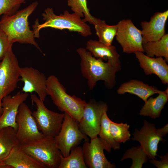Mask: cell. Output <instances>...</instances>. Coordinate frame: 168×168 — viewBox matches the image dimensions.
I'll use <instances>...</instances> for the list:
<instances>
[{"label": "cell", "mask_w": 168, "mask_h": 168, "mask_svg": "<svg viewBox=\"0 0 168 168\" xmlns=\"http://www.w3.org/2000/svg\"><path fill=\"white\" fill-rule=\"evenodd\" d=\"M77 52L81 58L80 69L83 77L87 80L89 90H92L97 82H104L108 89L113 88L116 83V74L121 68L114 66L110 63L105 62L96 58L85 48L80 47Z\"/></svg>", "instance_id": "obj_1"}, {"label": "cell", "mask_w": 168, "mask_h": 168, "mask_svg": "<svg viewBox=\"0 0 168 168\" xmlns=\"http://www.w3.org/2000/svg\"><path fill=\"white\" fill-rule=\"evenodd\" d=\"M38 3L35 1L26 8L10 15H3L0 20V29L13 44L16 42L32 44L41 50L35 41L34 32L30 29L28 21Z\"/></svg>", "instance_id": "obj_2"}, {"label": "cell", "mask_w": 168, "mask_h": 168, "mask_svg": "<svg viewBox=\"0 0 168 168\" xmlns=\"http://www.w3.org/2000/svg\"><path fill=\"white\" fill-rule=\"evenodd\" d=\"M42 15L44 22L40 24L36 20L33 26L35 38H39L40 30L47 27L61 30L67 29L71 31L77 32L84 37L92 34L90 26L74 12L70 13L65 10L63 13L57 15L54 13L52 8L48 7L44 10Z\"/></svg>", "instance_id": "obj_3"}, {"label": "cell", "mask_w": 168, "mask_h": 168, "mask_svg": "<svg viewBox=\"0 0 168 168\" xmlns=\"http://www.w3.org/2000/svg\"><path fill=\"white\" fill-rule=\"evenodd\" d=\"M46 91L59 110L67 114L78 123L80 121L86 103L85 100L68 94L66 88L54 75L47 78Z\"/></svg>", "instance_id": "obj_4"}, {"label": "cell", "mask_w": 168, "mask_h": 168, "mask_svg": "<svg viewBox=\"0 0 168 168\" xmlns=\"http://www.w3.org/2000/svg\"><path fill=\"white\" fill-rule=\"evenodd\" d=\"M20 147L45 168H58L61 153L54 138L44 136L41 139L20 145Z\"/></svg>", "instance_id": "obj_5"}, {"label": "cell", "mask_w": 168, "mask_h": 168, "mask_svg": "<svg viewBox=\"0 0 168 168\" xmlns=\"http://www.w3.org/2000/svg\"><path fill=\"white\" fill-rule=\"evenodd\" d=\"M30 98L36 106L32 112L39 130L45 136L54 138L59 133L64 119V113H59L47 109L44 102L35 94Z\"/></svg>", "instance_id": "obj_6"}, {"label": "cell", "mask_w": 168, "mask_h": 168, "mask_svg": "<svg viewBox=\"0 0 168 168\" xmlns=\"http://www.w3.org/2000/svg\"><path fill=\"white\" fill-rule=\"evenodd\" d=\"M21 68L12 48L0 62V100L17 88Z\"/></svg>", "instance_id": "obj_7"}, {"label": "cell", "mask_w": 168, "mask_h": 168, "mask_svg": "<svg viewBox=\"0 0 168 168\" xmlns=\"http://www.w3.org/2000/svg\"><path fill=\"white\" fill-rule=\"evenodd\" d=\"M107 110L108 106L105 103L90 100L86 102L82 118L78 123L80 130L91 139L97 137L102 117L104 113Z\"/></svg>", "instance_id": "obj_8"}, {"label": "cell", "mask_w": 168, "mask_h": 168, "mask_svg": "<svg viewBox=\"0 0 168 168\" xmlns=\"http://www.w3.org/2000/svg\"><path fill=\"white\" fill-rule=\"evenodd\" d=\"M64 113L61 129L54 138L62 155L66 157L72 147L77 146L83 140L88 141V138L80 130L78 123L67 114Z\"/></svg>", "instance_id": "obj_9"}, {"label": "cell", "mask_w": 168, "mask_h": 168, "mask_svg": "<svg viewBox=\"0 0 168 168\" xmlns=\"http://www.w3.org/2000/svg\"><path fill=\"white\" fill-rule=\"evenodd\" d=\"M16 121L17 126L16 135L20 145L45 136L39 130L32 112L24 102L19 107Z\"/></svg>", "instance_id": "obj_10"}, {"label": "cell", "mask_w": 168, "mask_h": 168, "mask_svg": "<svg viewBox=\"0 0 168 168\" xmlns=\"http://www.w3.org/2000/svg\"><path fill=\"white\" fill-rule=\"evenodd\" d=\"M117 25L116 39L121 46L123 51L127 54L134 53L137 51L143 52L141 30L134 25L131 20L123 19Z\"/></svg>", "instance_id": "obj_11"}, {"label": "cell", "mask_w": 168, "mask_h": 168, "mask_svg": "<svg viewBox=\"0 0 168 168\" xmlns=\"http://www.w3.org/2000/svg\"><path fill=\"white\" fill-rule=\"evenodd\" d=\"M82 147L84 161L87 168L115 167L114 164L107 160L104 154V150L108 152L111 150L100 137L91 139L90 142L85 141Z\"/></svg>", "instance_id": "obj_12"}, {"label": "cell", "mask_w": 168, "mask_h": 168, "mask_svg": "<svg viewBox=\"0 0 168 168\" xmlns=\"http://www.w3.org/2000/svg\"><path fill=\"white\" fill-rule=\"evenodd\" d=\"M133 135L132 140L139 142L148 159H156L155 156H158V144L160 141L165 142V140L155 124L144 120L139 130L135 128Z\"/></svg>", "instance_id": "obj_13"}, {"label": "cell", "mask_w": 168, "mask_h": 168, "mask_svg": "<svg viewBox=\"0 0 168 168\" xmlns=\"http://www.w3.org/2000/svg\"><path fill=\"white\" fill-rule=\"evenodd\" d=\"M20 80L24 83L22 91L26 93L35 92L44 102L47 95L46 78L44 74L32 67H21Z\"/></svg>", "instance_id": "obj_14"}, {"label": "cell", "mask_w": 168, "mask_h": 168, "mask_svg": "<svg viewBox=\"0 0 168 168\" xmlns=\"http://www.w3.org/2000/svg\"><path fill=\"white\" fill-rule=\"evenodd\" d=\"M28 93L19 91L13 96L7 95L2 100V113L0 117V128L11 127L16 130V118L20 105L27 99Z\"/></svg>", "instance_id": "obj_15"}, {"label": "cell", "mask_w": 168, "mask_h": 168, "mask_svg": "<svg viewBox=\"0 0 168 168\" xmlns=\"http://www.w3.org/2000/svg\"><path fill=\"white\" fill-rule=\"evenodd\" d=\"M168 17V10H167L156 12L149 21L141 22L142 44L157 40L166 34L165 25Z\"/></svg>", "instance_id": "obj_16"}, {"label": "cell", "mask_w": 168, "mask_h": 168, "mask_svg": "<svg viewBox=\"0 0 168 168\" xmlns=\"http://www.w3.org/2000/svg\"><path fill=\"white\" fill-rule=\"evenodd\" d=\"M134 53L145 74H155L163 84H168V65L163 57H149L141 51H137Z\"/></svg>", "instance_id": "obj_17"}, {"label": "cell", "mask_w": 168, "mask_h": 168, "mask_svg": "<svg viewBox=\"0 0 168 168\" xmlns=\"http://www.w3.org/2000/svg\"><path fill=\"white\" fill-rule=\"evenodd\" d=\"M86 49L94 57L107 61L113 66L121 68L120 54L115 46L107 45L99 41L90 40L86 42Z\"/></svg>", "instance_id": "obj_18"}, {"label": "cell", "mask_w": 168, "mask_h": 168, "mask_svg": "<svg viewBox=\"0 0 168 168\" xmlns=\"http://www.w3.org/2000/svg\"><path fill=\"white\" fill-rule=\"evenodd\" d=\"M1 161L3 165L10 168H45L23 150L20 144L13 147Z\"/></svg>", "instance_id": "obj_19"}, {"label": "cell", "mask_w": 168, "mask_h": 168, "mask_svg": "<svg viewBox=\"0 0 168 168\" xmlns=\"http://www.w3.org/2000/svg\"><path fill=\"white\" fill-rule=\"evenodd\" d=\"M161 91L156 87L150 86L136 79H131L121 85L118 89V94L126 93L135 95L145 102L149 97L154 94L159 93Z\"/></svg>", "instance_id": "obj_20"}, {"label": "cell", "mask_w": 168, "mask_h": 168, "mask_svg": "<svg viewBox=\"0 0 168 168\" xmlns=\"http://www.w3.org/2000/svg\"><path fill=\"white\" fill-rule=\"evenodd\" d=\"M168 100L167 87L165 91H161L157 97H149L140 110L139 115L149 117L153 119L159 117Z\"/></svg>", "instance_id": "obj_21"}, {"label": "cell", "mask_w": 168, "mask_h": 168, "mask_svg": "<svg viewBox=\"0 0 168 168\" xmlns=\"http://www.w3.org/2000/svg\"><path fill=\"white\" fill-rule=\"evenodd\" d=\"M20 144L14 128L7 127L0 128V159L6 157L13 147Z\"/></svg>", "instance_id": "obj_22"}, {"label": "cell", "mask_w": 168, "mask_h": 168, "mask_svg": "<svg viewBox=\"0 0 168 168\" xmlns=\"http://www.w3.org/2000/svg\"><path fill=\"white\" fill-rule=\"evenodd\" d=\"M144 52L149 57H164L168 61V34H166L159 40L142 44Z\"/></svg>", "instance_id": "obj_23"}, {"label": "cell", "mask_w": 168, "mask_h": 168, "mask_svg": "<svg viewBox=\"0 0 168 168\" xmlns=\"http://www.w3.org/2000/svg\"><path fill=\"white\" fill-rule=\"evenodd\" d=\"M94 25L99 41L107 45H112L117 30V25H109L105 21L96 18Z\"/></svg>", "instance_id": "obj_24"}, {"label": "cell", "mask_w": 168, "mask_h": 168, "mask_svg": "<svg viewBox=\"0 0 168 168\" xmlns=\"http://www.w3.org/2000/svg\"><path fill=\"white\" fill-rule=\"evenodd\" d=\"M60 162L58 168H87L83 158L82 147H72L69 155L64 157L60 155Z\"/></svg>", "instance_id": "obj_25"}, {"label": "cell", "mask_w": 168, "mask_h": 168, "mask_svg": "<svg viewBox=\"0 0 168 168\" xmlns=\"http://www.w3.org/2000/svg\"><path fill=\"white\" fill-rule=\"evenodd\" d=\"M111 121L107 115V112H105L102 117L99 135L110 149L118 150L120 148V143L114 140L110 130Z\"/></svg>", "instance_id": "obj_26"}, {"label": "cell", "mask_w": 168, "mask_h": 168, "mask_svg": "<svg viewBox=\"0 0 168 168\" xmlns=\"http://www.w3.org/2000/svg\"><path fill=\"white\" fill-rule=\"evenodd\" d=\"M132 161L130 168H141L143 164L147 162L148 157L141 146L133 147L127 150L121 159L123 161L127 158Z\"/></svg>", "instance_id": "obj_27"}, {"label": "cell", "mask_w": 168, "mask_h": 168, "mask_svg": "<svg viewBox=\"0 0 168 168\" xmlns=\"http://www.w3.org/2000/svg\"><path fill=\"white\" fill-rule=\"evenodd\" d=\"M68 5L74 13L81 17H84L83 19L85 22L94 25L96 18L91 14L87 0H68Z\"/></svg>", "instance_id": "obj_28"}, {"label": "cell", "mask_w": 168, "mask_h": 168, "mask_svg": "<svg viewBox=\"0 0 168 168\" xmlns=\"http://www.w3.org/2000/svg\"><path fill=\"white\" fill-rule=\"evenodd\" d=\"M130 126L126 123H117L111 121L109 129L114 140L117 142L124 143L130 140Z\"/></svg>", "instance_id": "obj_29"}, {"label": "cell", "mask_w": 168, "mask_h": 168, "mask_svg": "<svg viewBox=\"0 0 168 168\" xmlns=\"http://www.w3.org/2000/svg\"><path fill=\"white\" fill-rule=\"evenodd\" d=\"M25 3V0H0V16L15 13L21 5Z\"/></svg>", "instance_id": "obj_30"}, {"label": "cell", "mask_w": 168, "mask_h": 168, "mask_svg": "<svg viewBox=\"0 0 168 168\" xmlns=\"http://www.w3.org/2000/svg\"><path fill=\"white\" fill-rule=\"evenodd\" d=\"M12 44L7 35L0 29V61L12 48Z\"/></svg>", "instance_id": "obj_31"}, {"label": "cell", "mask_w": 168, "mask_h": 168, "mask_svg": "<svg viewBox=\"0 0 168 168\" xmlns=\"http://www.w3.org/2000/svg\"><path fill=\"white\" fill-rule=\"evenodd\" d=\"M161 160L158 161L155 159L149 160L150 163L158 168H166L168 166V153L165 155L161 156Z\"/></svg>", "instance_id": "obj_32"}, {"label": "cell", "mask_w": 168, "mask_h": 168, "mask_svg": "<svg viewBox=\"0 0 168 168\" xmlns=\"http://www.w3.org/2000/svg\"><path fill=\"white\" fill-rule=\"evenodd\" d=\"M159 130L162 137H164L168 133V124H166L162 128H159Z\"/></svg>", "instance_id": "obj_33"}, {"label": "cell", "mask_w": 168, "mask_h": 168, "mask_svg": "<svg viewBox=\"0 0 168 168\" xmlns=\"http://www.w3.org/2000/svg\"><path fill=\"white\" fill-rule=\"evenodd\" d=\"M0 168H10V167L3 165L2 163L1 160L0 159Z\"/></svg>", "instance_id": "obj_34"}, {"label": "cell", "mask_w": 168, "mask_h": 168, "mask_svg": "<svg viewBox=\"0 0 168 168\" xmlns=\"http://www.w3.org/2000/svg\"><path fill=\"white\" fill-rule=\"evenodd\" d=\"M2 100H0V117L2 113V108L1 105Z\"/></svg>", "instance_id": "obj_35"}]
</instances>
